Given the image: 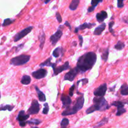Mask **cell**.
Segmentation results:
<instances>
[{
	"mask_svg": "<svg viewBox=\"0 0 128 128\" xmlns=\"http://www.w3.org/2000/svg\"><path fill=\"white\" fill-rule=\"evenodd\" d=\"M97 61V54L95 52H88L79 58L76 67L81 73L86 72L93 68Z\"/></svg>",
	"mask_w": 128,
	"mask_h": 128,
	"instance_id": "1",
	"label": "cell"
},
{
	"mask_svg": "<svg viewBox=\"0 0 128 128\" xmlns=\"http://www.w3.org/2000/svg\"><path fill=\"white\" fill-rule=\"evenodd\" d=\"M93 104L86 110V114H90L95 111H105L109 110L110 106L104 97H97L95 96L92 100Z\"/></svg>",
	"mask_w": 128,
	"mask_h": 128,
	"instance_id": "2",
	"label": "cell"
},
{
	"mask_svg": "<svg viewBox=\"0 0 128 128\" xmlns=\"http://www.w3.org/2000/svg\"><path fill=\"white\" fill-rule=\"evenodd\" d=\"M84 103V94H82L80 97L78 98L75 104L72 106H70L66 108L65 110L62 112L61 115L62 116H67L75 114L83 108Z\"/></svg>",
	"mask_w": 128,
	"mask_h": 128,
	"instance_id": "3",
	"label": "cell"
},
{
	"mask_svg": "<svg viewBox=\"0 0 128 128\" xmlns=\"http://www.w3.org/2000/svg\"><path fill=\"white\" fill-rule=\"evenodd\" d=\"M31 56L30 55L26 54H21L20 56H16L14 58H12L10 60V64L13 65V66H22V65L25 64L27 62L30 61Z\"/></svg>",
	"mask_w": 128,
	"mask_h": 128,
	"instance_id": "4",
	"label": "cell"
},
{
	"mask_svg": "<svg viewBox=\"0 0 128 128\" xmlns=\"http://www.w3.org/2000/svg\"><path fill=\"white\" fill-rule=\"evenodd\" d=\"M52 68L53 70V76H57L60 73L62 72V71L70 70L71 66H70L69 61H66V62H65L64 64H63L60 66H57L56 64L55 63L54 66H52Z\"/></svg>",
	"mask_w": 128,
	"mask_h": 128,
	"instance_id": "5",
	"label": "cell"
},
{
	"mask_svg": "<svg viewBox=\"0 0 128 128\" xmlns=\"http://www.w3.org/2000/svg\"><path fill=\"white\" fill-rule=\"evenodd\" d=\"M32 29H33V26H29V27L26 28L21 30V31L18 32V33L16 34H15V36H14V42H18V41H20V40H21V39L23 38L24 37L27 36L30 32H31Z\"/></svg>",
	"mask_w": 128,
	"mask_h": 128,
	"instance_id": "6",
	"label": "cell"
},
{
	"mask_svg": "<svg viewBox=\"0 0 128 128\" xmlns=\"http://www.w3.org/2000/svg\"><path fill=\"white\" fill-rule=\"evenodd\" d=\"M80 72L78 68L77 67H75L74 68L71 69L64 77V81H73L75 79L76 76H77L78 74Z\"/></svg>",
	"mask_w": 128,
	"mask_h": 128,
	"instance_id": "7",
	"label": "cell"
},
{
	"mask_svg": "<svg viewBox=\"0 0 128 128\" xmlns=\"http://www.w3.org/2000/svg\"><path fill=\"white\" fill-rule=\"evenodd\" d=\"M40 110V105L39 104L38 101L36 100H32L31 102V106L28 110V113L30 115H34L37 114L39 113Z\"/></svg>",
	"mask_w": 128,
	"mask_h": 128,
	"instance_id": "8",
	"label": "cell"
},
{
	"mask_svg": "<svg viewBox=\"0 0 128 128\" xmlns=\"http://www.w3.org/2000/svg\"><path fill=\"white\" fill-rule=\"evenodd\" d=\"M107 90V84L103 83L101 85H100L99 87H98L94 91L93 94L94 95V96H97V97H104V95L106 94Z\"/></svg>",
	"mask_w": 128,
	"mask_h": 128,
	"instance_id": "9",
	"label": "cell"
},
{
	"mask_svg": "<svg viewBox=\"0 0 128 128\" xmlns=\"http://www.w3.org/2000/svg\"><path fill=\"white\" fill-rule=\"evenodd\" d=\"M62 36V30L60 29V28H59L58 30H57L56 32L54 34H53L52 35H51L50 38V42L52 44V46H55L56 44L58 42L60 41V40L61 39V38Z\"/></svg>",
	"mask_w": 128,
	"mask_h": 128,
	"instance_id": "10",
	"label": "cell"
},
{
	"mask_svg": "<svg viewBox=\"0 0 128 128\" xmlns=\"http://www.w3.org/2000/svg\"><path fill=\"white\" fill-rule=\"evenodd\" d=\"M48 74V71L44 68H41L32 72V76L36 80H40L46 77Z\"/></svg>",
	"mask_w": 128,
	"mask_h": 128,
	"instance_id": "11",
	"label": "cell"
},
{
	"mask_svg": "<svg viewBox=\"0 0 128 128\" xmlns=\"http://www.w3.org/2000/svg\"><path fill=\"white\" fill-rule=\"evenodd\" d=\"M61 101L62 103V107L67 108L71 105L72 103V100L71 99V96H67L64 94H62L61 96Z\"/></svg>",
	"mask_w": 128,
	"mask_h": 128,
	"instance_id": "12",
	"label": "cell"
},
{
	"mask_svg": "<svg viewBox=\"0 0 128 128\" xmlns=\"http://www.w3.org/2000/svg\"><path fill=\"white\" fill-rule=\"evenodd\" d=\"M96 25L95 23H91V22H84L83 24H82L80 26H78V27L75 28L74 30V32L75 33H78L79 32V31H81V30H84L85 29H91L92 28L93 26H94Z\"/></svg>",
	"mask_w": 128,
	"mask_h": 128,
	"instance_id": "13",
	"label": "cell"
},
{
	"mask_svg": "<svg viewBox=\"0 0 128 128\" xmlns=\"http://www.w3.org/2000/svg\"><path fill=\"white\" fill-rule=\"evenodd\" d=\"M30 115L29 114H26L25 113V111L24 110H21L19 112L17 117H16V120L20 122H23V121H26L30 118Z\"/></svg>",
	"mask_w": 128,
	"mask_h": 128,
	"instance_id": "14",
	"label": "cell"
},
{
	"mask_svg": "<svg viewBox=\"0 0 128 128\" xmlns=\"http://www.w3.org/2000/svg\"><path fill=\"white\" fill-rule=\"evenodd\" d=\"M97 21L99 22H102L108 18V13L106 11H101V12H98L96 15Z\"/></svg>",
	"mask_w": 128,
	"mask_h": 128,
	"instance_id": "15",
	"label": "cell"
},
{
	"mask_svg": "<svg viewBox=\"0 0 128 128\" xmlns=\"http://www.w3.org/2000/svg\"><path fill=\"white\" fill-rule=\"evenodd\" d=\"M106 24L104 22H102L101 25L98 26L97 28H96L94 31L93 34L94 35H96V36H100L102 34V32L104 31V30L106 29Z\"/></svg>",
	"mask_w": 128,
	"mask_h": 128,
	"instance_id": "16",
	"label": "cell"
},
{
	"mask_svg": "<svg viewBox=\"0 0 128 128\" xmlns=\"http://www.w3.org/2000/svg\"><path fill=\"white\" fill-rule=\"evenodd\" d=\"M124 104H128V101H113V102L111 103V104L110 105V106H115V107L117 108V110H119V109L123 108H124Z\"/></svg>",
	"mask_w": 128,
	"mask_h": 128,
	"instance_id": "17",
	"label": "cell"
},
{
	"mask_svg": "<svg viewBox=\"0 0 128 128\" xmlns=\"http://www.w3.org/2000/svg\"><path fill=\"white\" fill-rule=\"evenodd\" d=\"M103 0H91V6H90L88 9V12H91L94 11L96 6H98L99 3L102 2Z\"/></svg>",
	"mask_w": 128,
	"mask_h": 128,
	"instance_id": "18",
	"label": "cell"
},
{
	"mask_svg": "<svg viewBox=\"0 0 128 128\" xmlns=\"http://www.w3.org/2000/svg\"><path fill=\"white\" fill-rule=\"evenodd\" d=\"M35 89H36V92H37L38 94V97L39 100H40L41 102H45L46 100V96H45L44 94L41 91V90L39 89V88L37 86H35Z\"/></svg>",
	"mask_w": 128,
	"mask_h": 128,
	"instance_id": "19",
	"label": "cell"
},
{
	"mask_svg": "<svg viewBox=\"0 0 128 128\" xmlns=\"http://www.w3.org/2000/svg\"><path fill=\"white\" fill-rule=\"evenodd\" d=\"M64 51L62 47H60H60H58L52 52V56L54 58H58L60 57V55L63 54Z\"/></svg>",
	"mask_w": 128,
	"mask_h": 128,
	"instance_id": "20",
	"label": "cell"
},
{
	"mask_svg": "<svg viewBox=\"0 0 128 128\" xmlns=\"http://www.w3.org/2000/svg\"><path fill=\"white\" fill-rule=\"evenodd\" d=\"M109 121V118H108L104 117L100 121V122H98L95 126H93V128H100L102 126H103L104 125H105L106 124H107Z\"/></svg>",
	"mask_w": 128,
	"mask_h": 128,
	"instance_id": "21",
	"label": "cell"
},
{
	"mask_svg": "<svg viewBox=\"0 0 128 128\" xmlns=\"http://www.w3.org/2000/svg\"><path fill=\"white\" fill-rule=\"evenodd\" d=\"M80 2V0H72L71 3H70V6H69V8L71 11H74V10H76L78 8Z\"/></svg>",
	"mask_w": 128,
	"mask_h": 128,
	"instance_id": "22",
	"label": "cell"
},
{
	"mask_svg": "<svg viewBox=\"0 0 128 128\" xmlns=\"http://www.w3.org/2000/svg\"><path fill=\"white\" fill-rule=\"evenodd\" d=\"M31 78L28 75H23L21 80V84L24 85H28L31 83Z\"/></svg>",
	"mask_w": 128,
	"mask_h": 128,
	"instance_id": "23",
	"label": "cell"
},
{
	"mask_svg": "<svg viewBox=\"0 0 128 128\" xmlns=\"http://www.w3.org/2000/svg\"><path fill=\"white\" fill-rule=\"evenodd\" d=\"M120 93L122 96H128V85L124 83L121 86Z\"/></svg>",
	"mask_w": 128,
	"mask_h": 128,
	"instance_id": "24",
	"label": "cell"
},
{
	"mask_svg": "<svg viewBox=\"0 0 128 128\" xmlns=\"http://www.w3.org/2000/svg\"><path fill=\"white\" fill-rule=\"evenodd\" d=\"M39 38H40V49L42 50L43 48L44 44L45 43V41H46V34H45L44 32L42 31V33L39 36Z\"/></svg>",
	"mask_w": 128,
	"mask_h": 128,
	"instance_id": "25",
	"label": "cell"
},
{
	"mask_svg": "<svg viewBox=\"0 0 128 128\" xmlns=\"http://www.w3.org/2000/svg\"><path fill=\"white\" fill-rule=\"evenodd\" d=\"M51 60H52V58L50 57L48 58L45 61L42 62L40 64V67H44V66H47V67H52L53 63L51 62Z\"/></svg>",
	"mask_w": 128,
	"mask_h": 128,
	"instance_id": "26",
	"label": "cell"
},
{
	"mask_svg": "<svg viewBox=\"0 0 128 128\" xmlns=\"http://www.w3.org/2000/svg\"><path fill=\"white\" fill-rule=\"evenodd\" d=\"M114 48V49H116V50H118V51H121V50H122L125 48V44L124 42H122V41H118L117 43L115 44Z\"/></svg>",
	"mask_w": 128,
	"mask_h": 128,
	"instance_id": "27",
	"label": "cell"
},
{
	"mask_svg": "<svg viewBox=\"0 0 128 128\" xmlns=\"http://www.w3.org/2000/svg\"><path fill=\"white\" fill-rule=\"evenodd\" d=\"M109 54H110V51H109V49L107 48L102 52L101 54V58H102V61H104V62H106L108 60L109 57Z\"/></svg>",
	"mask_w": 128,
	"mask_h": 128,
	"instance_id": "28",
	"label": "cell"
},
{
	"mask_svg": "<svg viewBox=\"0 0 128 128\" xmlns=\"http://www.w3.org/2000/svg\"><path fill=\"white\" fill-rule=\"evenodd\" d=\"M42 122V121L38 119H31V120L28 121V124L31 125H35V126H38V125L40 124Z\"/></svg>",
	"mask_w": 128,
	"mask_h": 128,
	"instance_id": "29",
	"label": "cell"
},
{
	"mask_svg": "<svg viewBox=\"0 0 128 128\" xmlns=\"http://www.w3.org/2000/svg\"><path fill=\"white\" fill-rule=\"evenodd\" d=\"M14 106H12V105L10 104H6V105H1V108H0V110L1 111H11L14 109Z\"/></svg>",
	"mask_w": 128,
	"mask_h": 128,
	"instance_id": "30",
	"label": "cell"
},
{
	"mask_svg": "<svg viewBox=\"0 0 128 128\" xmlns=\"http://www.w3.org/2000/svg\"><path fill=\"white\" fill-rule=\"evenodd\" d=\"M69 124H70V120L66 118H64L60 123L61 128H67Z\"/></svg>",
	"mask_w": 128,
	"mask_h": 128,
	"instance_id": "31",
	"label": "cell"
},
{
	"mask_svg": "<svg viewBox=\"0 0 128 128\" xmlns=\"http://www.w3.org/2000/svg\"><path fill=\"white\" fill-rule=\"evenodd\" d=\"M14 21L15 20H12V19H10V18L5 19V20L3 21V22H2V27H4V26H9V25L11 24L13 22H14Z\"/></svg>",
	"mask_w": 128,
	"mask_h": 128,
	"instance_id": "32",
	"label": "cell"
},
{
	"mask_svg": "<svg viewBox=\"0 0 128 128\" xmlns=\"http://www.w3.org/2000/svg\"><path fill=\"white\" fill-rule=\"evenodd\" d=\"M49 111H50V107H49L48 103H47V102H45V103L44 104V108H43V110H42V113L43 114L46 115L48 114Z\"/></svg>",
	"mask_w": 128,
	"mask_h": 128,
	"instance_id": "33",
	"label": "cell"
},
{
	"mask_svg": "<svg viewBox=\"0 0 128 128\" xmlns=\"http://www.w3.org/2000/svg\"><path fill=\"white\" fill-rule=\"evenodd\" d=\"M114 23L115 22L114 21H111V22H110V23H109V31H110V32H111L114 36H116V34H114V30L112 29V26L114 25Z\"/></svg>",
	"mask_w": 128,
	"mask_h": 128,
	"instance_id": "34",
	"label": "cell"
},
{
	"mask_svg": "<svg viewBox=\"0 0 128 128\" xmlns=\"http://www.w3.org/2000/svg\"><path fill=\"white\" fill-rule=\"evenodd\" d=\"M126 108H121V109H119V110H117V112H116V116H120L121 115L123 114L124 113L126 112Z\"/></svg>",
	"mask_w": 128,
	"mask_h": 128,
	"instance_id": "35",
	"label": "cell"
},
{
	"mask_svg": "<svg viewBox=\"0 0 128 128\" xmlns=\"http://www.w3.org/2000/svg\"><path fill=\"white\" fill-rule=\"evenodd\" d=\"M81 82H82V84H87L88 82V79L83 78L81 80H78V81H77V82H76V86H77V87L79 86V83Z\"/></svg>",
	"mask_w": 128,
	"mask_h": 128,
	"instance_id": "36",
	"label": "cell"
},
{
	"mask_svg": "<svg viewBox=\"0 0 128 128\" xmlns=\"http://www.w3.org/2000/svg\"><path fill=\"white\" fill-rule=\"evenodd\" d=\"M56 20H57L58 22H59V23H61L62 21V17H61V14H60V12H57L56 14Z\"/></svg>",
	"mask_w": 128,
	"mask_h": 128,
	"instance_id": "37",
	"label": "cell"
},
{
	"mask_svg": "<svg viewBox=\"0 0 128 128\" xmlns=\"http://www.w3.org/2000/svg\"><path fill=\"white\" fill-rule=\"evenodd\" d=\"M75 84H73L72 85V86L70 87V93H69V96H71V97H72V96H73V94H74V91L75 90Z\"/></svg>",
	"mask_w": 128,
	"mask_h": 128,
	"instance_id": "38",
	"label": "cell"
},
{
	"mask_svg": "<svg viewBox=\"0 0 128 128\" xmlns=\"http://www.w3.org/2000/svg\"><path fill=\"white\" fill-rule=\"evenodd\" d=\"M124 0H118V8H122L124 7Z\"/></svg>",
	"mask_w": 128,
	"mask_h": 128,
	"instance_id": "39",
	"label": "cell"
},
{
	"mask_svg": "<svg viewBox=\"0 0 128 128\" xmlns=\"http://www.w3.org/2000/svg\"><path fill=\"white\" fill-rule=\"evenodd\" d=\"M24 43H22V44H19L18 46H17V47L15 48L16 49V52H18V51H20V50H21V49H22V48L24 47Z\"/></svg>",
	"mask_w": 128,
	"mask_h": 128,
	"instance_id": "40",
	"label": "cell"
},
{
	"mask_svg": "<svg viewBox=\"0 0 128 128\" xmlns=\"http://www.w3.org/2000/svg\"><path fill=\"white\" fill-rule=\"evenodd\" d=\"M78 38L80 40V45L81 47H82V43H83V38H82V36L81 35H78Z\"/></svg>",
	"mask_w": 128,
	"mask_h": 128,
	"instance_id": "41",
	"label": "cell"
},
{
	"mask_svg": "<svg viewBox=\"0 0 128 128\" xmlns=\"http://www.w3.org/2000/svg\"><path fill=\"white\" fill-rule=\"evenodd\" d=\"M19 124H20V126H21V128L25 127L26 125L28 124V121H23V122H19Z\"/></svg>",
	"mask_w": 128,
	"mask_h": 128,
	"instance_id": "42",
	"label": "cell"
},
{
	"mask_svg": "<svg viewBox=\"0 0 128 128\" xmlns=\"http://www.w3.org/2000/svg\"><path fill=\"white\" fill-rule=\"evenodd\" d=\"M122 21L125 23L128 24V16H124L122 18Z\"/></svg>",
	"mask_w": 128,
	"mask_h": 128,
	"instance_id": "43",
	"label": "cell"
},
{
	"mask_svg": "<svg viewBox=\"0 0 128 128\" xmlns=\"http://www.w3.org/2000/svg\"><path fill=\"white\" fill-rule=\"evenodd\" d=\"M64 25H65V26H68V27L69 28V29L70 30V31H71V24H70V23L68 22V21H66V22H64Z\"/></svg>",
	"mask_w": 128,
	"mask_h": 128,
	"instance_id": "44",
	"label": "cell"
},
{
	"mask_svg": "<svg viewBox=\"0 0 128 128\" xmlns=\"http://www.w3.org/2000/svg\"><path fill=\"white\" fill-rule=\"evenodd\" d=\"M41 1H44V4H48L49 2H50L51 0H41Z\"/></svg>",
	"mask_w": 128,
	"mask_h": 128,
	"instance_id": "45",
	"label": "cell"
},
{
	"mask_svg": "<svg viewBox=\"0 0 128 128\" xmlns=\"http://www.w3.org/2000/svg\"><path fill=\"white\" fill-rule=\"evenodd\" d=\"M116 88V85H115V86H114L112 88H110V91H114V89H113V88Z\"/></svg>",
	"mask_w": 128,
	"mask_h": 128,
	"instance_id": "46",
	"label": "cell"
},
{
	"mask_svg": "<svg viewBox=\"0 0 128 128\" xmlns=\"http://www.w3.org/2000/svg\"><path fill=\"white\" fill-rule=\"evenodd\" d=\"M31 128H40L37 127V126H31Z\"/></svg>",
	"mask_w": 128,
	"mask_h": 128,
	"instance_id": "47",
	"label": "cell"
}]
</instances>
